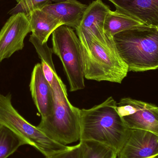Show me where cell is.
Wrapping results in <instances>:
<instances>
[{"label": "cell", "mask_w": 158, "mask_h": 158, "mask_svg": "<svg viewBox=\"0 0 158 158\" xmlns=\"http://www.w3.org/2000/svg\"><path fill=\"white\" fill-rule=\"evenodd\" d=\"M158 156V135L139 129H129L119 158H149Z\"/></svg>", "instance_id": "cell-10"}, {"label": "cell", "mask_w": 158, "mask_h": 158, "mask_svg": "<svg viewBox=\"0 0 158 158\" xmlns=\"http://www.w3.org/2000/svg\"><path fill=\"white\" fill-rule=\"evenodd\" d=\"M17 2L16 6L14 7L15 13H22L27 17L34 10L41 9L44 6L52 2L55 3L66 2L69 0H16Z\"/></svg>", "instance_id": "cell-18"}, {"label": "cell", "mask_w": 158, "mask_h": 158, "mask_svg": "<svg viewBox=\"0 0 158 158\" xmlns=\"http://www.w3.org/2000/svg\"><path fill=\"white\" fill-rule=\"evenodd\" d=\"M119 158L118 157V158Z\"/></svg>", "instance_id": "cell-21"}, {"label": "cell", "mask_w": 158, "mask_h": 158, "mask_svg": "<svg viewBox=\"0 0 158 158\" xmlns=\"http://www.w3.org/2000/svg\"><path fill=\"white\" fill-rule=\"evenodd\" d=\"M117 110L130 129L151 132L158 135V107L152 104L132 98H122Z\"/></svg>", "instance_id": "cell-7"}, {"label": "cell", "mask_w": 158, "mask_h": 158, "mask_svg": "<svg viewBox=\"0 0 158 158\" xmlns=\"http://www.w3.org/2000/svg\"><path fill=\"white\" fill-rule=\"evenodd\" d=\"M76 31L81 44L85 78L121 83L129 68L116 46H104L81 31L77 29Z\"/></svg>", "instance_id": "cell-4"}, {"label": "cell", "mask_w": 158, "mask_h": 158, "mask_svg": "<svg viewBox=\"0 0 158 158\" xmlns=\"http://www.w3.org/2000/svg\"><path fill=\"white\" fill-rule=\"evenodd\" d=\"M24 145H28L25 139L0 125V158H8Z\"/></svg>", "instance_id": "cell-16"}, {"label": "cell", "mask_w": 158, "mask_h": 158, "mask_svg": "<svg viewBox=\"0 0 158 158\" xmlns=\"http://www.w3.org/2000/svg\"><path fill=\"white\" fill-rule=\"evenodd\" d=\"M31 32L28 18L22 13L11 15L0 31V63L24 47V40Z\"/></svg>", "instance_id": "cell-8"}, {"label": "cell", "mask_w": 158, "mask_h": 158, "mask_svg": "<svg viewBox=\"0 0 158 158\" xmlns=\"http://www.w3.org/2000/svg\"><path fill=\"white\" fill-rule=\"evenodd\" d=\"M29 87L33 102L41 116V120L48 118L53 111V98L52 87L45 78L40 63L33 68Z\"/></svg>", "instance_id": "cell-11"}, {"label": "cell", "mask_w": 158, "mask_h": 158, "mask_svg": "<svg viewBox=\"0 0 158 158\" xmlns=\"http://www.w3.org/2000/svg\"><path fill=\"white\" fill-rule=\"evenodd\" d=\"M88 6L77 0L46 5L42 10L50 14L60 21L63 25L77 29Z\"/></svg>", "instance_id": "cell-13"}, {"label": "cell", "mask_w": 158, "mask_h": 158, "mask_svg": "<svg viewBox=\"0 0 158 158\" xmlns=\"http://www.w3.org/2000/svg\"><path fill=\"white\" fill-rule=\"evenodd\" d=\"M32 35L42 44L47 43L50 35L63 25L58 19L40 9L34 10L28 17Z\"/></svg>", "instance_id": "cell-14"}, {"label": "cell", "mask_w": 158, "mask_h": 158, "mask_svg": "<svg viewBox=\"0 0 158 158\" xmlns=\"http://www.w3.org/2000/svg\"><path fill=\"white\" fill-rule=\"evenodd\" d=\"M81 158H117L118 154L111 148L92 141H80Z\"/></svg>", "instance_id": "cell-17"}, {"label": "cell", "mask_w": 158, "mask_h": 158, "mask_svg": "<svg viewBox=\"0 0 158 158\" xmlns=\"http://www.w3.org/2000/svg\"><path fill=\"white\" fill-rule=\"evenodd\" d=\"M53 52L60 58L67 77L70 92L83 89V61L78 37L70 27L62 25L52 33Z\"/></svg>", "instance_id": "cell-6"}, {"label": "cell", "mask_w": 158, "mask_h": 158, "mask_svg": "<svg viewBox=\"0 0 158 158\" xmlns=\"http://www.w3.org/2000/svg\"><path fill=\"white\" fill-rule=\"evenodd\" d=\"M116 11L144 25L158 27V0H108Z\"/></svg>", "instance_id": "cell-12"}, {"label": "cell", "mask_w": 158, "mask_h": 158, "mask_svg": "<svg viewBox=\"0 0 158 158\" xmlns=\"http://www.w3.org/2000/svg\"><path fill=\"white\" fill-rule=\"evenodd\" d=\"M149 158H158V156H156L152 157H150Z\"/></svg>", "instance_id": "cell-20"}, {"label": "cell", "mask_w": 158, "mask_h": 158, "mask_svg": "<svg viewBox=\"0 0 158 158\" xmlns=\"http://www.w3.org/2000/svg\"><path fill=\"white\" fill-rule=\"evenodd\" d=\"M142 25L144 24L116 10H110L105 19L104 31L109 39L113 40V37L117 33Z\"/></svg>", "instance_id": "cell-15"}, {"label": "cell", "mask_w": 158, "mask_h": 158, "mask_svg": "<svg viewBox=\"0 0 158 158\" xmlns=\"http://www.w3.org/2000/svg\"><path fill=\"white\" fill-rule=\"evenodd\" d=\"M80 141L105 145L118 154L126 141L130 128L119 114L112 97L89 109H80Z\"/></svg>", "instance_id": "cell-1"}, {"label": "cell", "mask_w": 158, "mask_h": 158, "mask_svg": "<svg viewBox=\"0 0 158 158\" xmlns=\"http://www.w3.org/2000/svg\"><path fill=\"white\" fill-rule=\"evenodd\" d=\"M53 98V111L51 117L41 120L37 126L48 137L67 145L77 142L81 136L80 109L69 100L66 86L56 71L46 77Z\"/></svg>", "instance_id": "cell-2"}, {"label": "cell", "mask_w": 158, "mask_h": 158, "mask_svg": "<svg viewBox=\"0 0 158 158\" xmlns=\"http://www.w3.org/2000/svg\"><path fill=\"white\" fill-rule=\"evenodd\" d=\"M110 10L109 6L101 0L94 1L87 6L80 26L76 29L81 31L104 46H116L113 40L109 39L104 31L105 19Z\"/></svg>", "instance_id": "cell-9"}, {"label": "cell", "mask_w": 158, "mask_h": 158, "mask_svg": "<svg viewBox=\"0 0 158 158\" xmlns=\"http://www.w3.org/2000/svg\"><path fill=\"white\" fill-rule=\"evenodd\" d=\"M0 125L6 127L25 139L28 145L35 148L45 157L71 147L51 139L37 126L25 119L13 106L10 93L4 95L0 93Z\"/></svg>", "instance_id": "cell-5"}, {"label": "cell", "mask_w": 158, "mask_h": 158, "mask_svg": "<svg viewBox=\"0 0 158 158\" xmlns=\"http://www.w3.org/2000/svg\"><path fill=\"white\" fill-rule=\"evenodd\" d=\"M113 40L129 71L158 69V27L140 25L117 33Z\"/></svg>", "instance_id": "cell-3"}, {"label": "cell", "mask_w": 158, "mask_h": 158, "mask_svg": "<svg viewBox=\"0 0 158 158\" xmlns=\"http://www.w3.org/2000/svg\"><path fill=\"white\" fill-rule=\"evenodd\" d=\"M81 143L71 146L70 148L62 152L56 153L45 158H81Z\"/></svg>", "instance_id": "cell-19"}]
</instances>
